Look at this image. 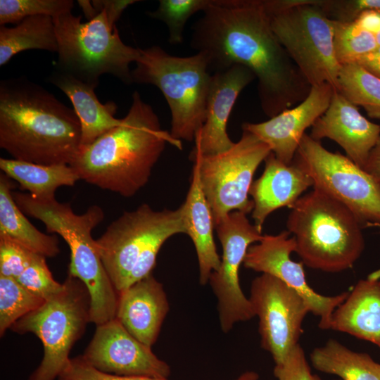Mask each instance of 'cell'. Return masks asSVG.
<instances>
[{
  "label": "cell",
  "mask_w": 380,
  "mask_h": 380,
  "mask_svg": "<svg viewBox=\"0 0 380 380\" xmlns=\"http://www.w3.org/2000/svg\"><path fill=\"white\" fill-rule=\"evenodd\" d=\"M202 13L191 46L205 57L211 73L233 65L248 68L270 118L305 99L311 86L274 34L264 0H210Z\"/></svg>",
  "instance_id": "cell-1"
},
{
  "label": "cell",
  "mask_w": 380,
  "mask_h": 380,
  "mask_svg": "<svg viewBox=\"0 0 380 380\" xmlns=\"http://www.w3.org/2000/svg\"><path fill=\"white\" fill-rule=\"evenodd\" d=\"M81 126L74 109L25 77L0 82V147L13 159L70 165Z\"/></svg>",
  "instance_id": "cell-2"
},
{
  "label": "cell",
  "mask_w": 380,
  "mask_h": 380,
  "mask_svg": "<svg viewBox=\"0 0 380 380\" xmlns=\"http://www.w3.org/2000/svg\"><path fill=\"white\" fill-rule=\"evenodd\" d=\"M167 144L182 149V141L162 129L151 106L135 91L120 123L80 151L70 166L80 179L131 197L147 184Z\"/></svg>",
  "instance_id": "cell-3"
},
{
  "label": "cell",
  "mask_w": 380,
  "mask_h": 380,
  "mask_svg": "<svg viewBox=\"0 0 380 380\" xmlns=\"http://www.w3.org/2000/svg\"><path fill=\"white\" fill-rule=\"evenodd\" d=\"M287 231L303 265L326 272L351 268L365 248L362 229L346 205L314 188L291 207Z\"/></svg>",
  "instance_id": "cell-4"
},
{
  "label": "cell",
  "mask_w": 380,
  "mask_h": 380,
  "mask_svg": "<svg viewBox=\"0 0 380 380\" xmlns=\"http://www.w3.org/2000/svg\"><path fill=\"white\" fill-rule=\"evenodd\" d=\"M19 208L42 221L49 233L60 235L70 250L68 274L87 286L91 298V322L96 326L115 318L119 294L103 265L91 236L92 230L104 219V212L96 205L82 214H76L70 203L54 199L41 202L28 193L13 192Z\"/></svg>",
  "instance_id": "cell-5"
},
{
  "label": "cell",
  "mask_w": 380,
  "mask_h": 380,
  "mask_svg": "<svg viewBox=\"0 0 380 380\" xmlns=\"http://www.w3.org/2000/svg\"><path fill=\"white\" fill-rule=\"evenodd\" d=\"M178 234H186L182 205L155 210L143 203L111 222L96 244L118 294L151 274L162 246Z\"/></svg>",
  "instance_id": "cell-6"
},
{
  "label": "cell",
  "mask_w": 380,
  "mask_h": 380,
  "mask_svg": "<svg viewBox=\"0 0 380 380\" xmlns=\"http://www.w3.org/2000/svg\"><path fill=\"white\" fill-rule=\"evenodd\" d=\"M132 70L133 83L151 84L163 93L171 113L170 133L177 140L191 141L202 127L212 73L201 53L179 57L161 47L141 49Z\"/></svg>",
  "instance_id": "cell-7"
},
{
  "label": "cell",
  "mask_w": 380,
  "mask_h": 380,
  "mask_svg": "<svg viewBox=\"0 0 380 380\" xmlns=\"http://www.w3.org/2000/svg\"><path fill=\"white\" fill-rule=\"evenodd\" d=\"M71 12L53 18L58 41V70L97 87L103 74L133 83L129 65L140 48L125 44L104 10L86 23Z\"/></svg>",
  "instance_id": "cell-8"
},
{
  "label": "cell",
  "mask_w": 380,
  "mask_h": 380,
  "mask_svg": "<svg viewBox=\"0 0 380 380\" xmlns=\"http://www.w3.org/2000/svg\"><path fill=\"white\" fill-rule=\"evenodd\" d=\"M317 0H264L272 29L310 86L337 90L341 65L334 49V21Z\"/></svg>",
  "instance_id": "cell-9"
},
{
  "label": "cell",
  "mask_w": 380,
  "mask_h": 380,
  "mask_svg": "<svg viewBox=\"0 0 380 380\" xmlns=\"http://www.w3.org/2000/svg\"><path fill=\"white\" fill-rule=\"evenodd\" d=\"M61 291L15 322L11 329L32 333L42 341L44 355L28 380H55L68 365L74 344L91 322V298L84 284L70 274Z\"/></svg>",
  "instance_id": "cell-10"
},
{
  "label": "cell",
  "mask_w": 380,
  "mask_h": 380,
  "mask_svg": "<svg viewBox=\"0 0 380 380\" xmlns=\"http://www.w3.org/2000/svg\"><path fill=\"white\" fill-rule=\"evenodd\" d=\"M271 152L267 144L245 129L241 139L224 152L203 156L192 150L190 157L198 165L215 227L232 211L252 212L253 202L248 195L253 178Z\"/></svg>",
  "instance_id": "cell-11"
},
{
  "label": "cell",
  "mask_w": 380,
  "mask_h": 380,
  "mask_svg": "<svg viewBox=\"0 0 380 380\" xmlns=\"http://www.w3.org/2000/svg\"><path fill=\"white\" fill-rule=\"evenodd\" d=\"M293 161L314 188L346 205L365 227L380 226V182L347 156L328 151L305 134Z\"/></svg>",
  "instance_id": "cell-12"
},
{
  "label": "cell",
  "mask_w": 380,
  "mask_h": 380,
  "mask_svg": "<svg viewBox=\"0 0 380 380\" xmlns=\"http://www.w3.org/2000/svg\"><path fill=\"white\" fill-rule=\"evenodd\" d=\"M246 213L232 211L215 227L222 255L219 268L213 272L209 284L217 300L220 324L224 333L239 322L255 316L253 305L239 283V268L248 248L263 237Z\"/></svg>",
  "instance_id": "cell-13"
},
{
  "label": "cell",
  "mask_w": 380,
  "mask_h": 380,
  "mask_svg": "<svg viewBox=\"0 0 380 380\" xmlns=\"http://www.w3.org/2000/svg\"><path fill=\"white\" fill-rule=\"evenodd\" d=\"M248 298L259 319L261 347L279 364L299 343L309 307L294 289L267 274L252 281Z\"/></svg>",
  "instance_id": "cell-14"
},
{
  "label": "cell",
  "mask_w": 380,
  "mask_h": 380,
  "mask_svg": "<svg viewBox=\"0 0 380 380\" xmlns=\"http://www.w3.org/2000/svg\"><path fill=\"white\" fill-rule=\"evenodd\" d=\"M283 231L276 235H263L262 239L252 244L243 260L247 269L273 276L294 289L308 304L310 312L319 318L318 326L330 329L332 314L346 298L349 291L328 296L318 293L308 284L303 263L291 258L295 252L294 237Z\"/></svg>",
  "instance_id": "cell-15"
},
{
  "label": "cell",
  "mask_w": 380,
  "mask_h": 380,
  "mask_svg": "<svg viewBox=\"0 0 380 380\" xmlns=\"http://www.w3.org/2000/svg\"><path fill=\"white\" fill-rule=\"evenodd\" d=\"M114 318L96 326L82 357L94 368L120 376L167 378L170 366Z\"/></svg>",
  "instance_id": "cell-16"
},
{
  "label": "cell",
  "mask_w": 380,
  "mask_h": 380,
  "mask_svg": "<svg viewBox=\"0 0 380 380\" xmlns=\"http://www.w3.org/2000/svg\"><path fill=\"white\" fill-rule=\"evenodd\" d=\"M334 89L328 83L313 85L308 96L298 105L262 122H244L242 129L255 134L279 160L289 165L305 130L328 108Z\"/></svg>",
  "instance_id": "cell-17"
},
{
  "label": "cell",
  "mask_w": 380,
  "mask_h": 380,
  "mask_svg": "<svg viewBox=\"0 0 380 380\" xmlns=\"http://www.w3.org/2000/svg\"><path fill=\"white\" fill-rule=\"evenodd\" d=\"M255 79L253 72L241 65L212 73L205 121L196 134L194 150L212 156L232 147L234 142L227 134V122L239 95Z\"/></svg>",
  "instance_id": "cell-18"
},
{
  "label": "cell",
  "mask_w": 380,
  "mask_h": 380,
  "mask_svg": "<svg viewBox=\"0 0 380 380\" xmlns=\"http://www.w3.org/2000/svg\"><path fill=\"white\" fill-rule=\"evenodd\" d=\"M312 139L336 141L347 157L363 169L380 137V125L370 122L336 89L325 113L312 126Z\"/></svg>",
  "instance_id": "cell-19"
},
{
  "label": "cell",
  "mask_w": 380,
  "mask_h": 380,
  "mask_svg": "<svg viewBox=\"0 0 380 380\" xmlns=\"http://www.w3.org/2000/svg\"><path fill=\"white\" fill-rule=\"evenodd\" d=\"M168 311L163 286L151 274L119 293L115 318L132 336L151 347Z\"/></svg>",
  "instance_id": "cell-20"
},
{
  "label": "cell",
  "mask_w": 380,
  "mask_h": 380,
  "mask_svg": "<svg viewBox=\"0 0 380 380\" xmlns=\"http://www.w3.org/2000/svg\"><path fill=\"white\" fill-rule=\"evenodd\" d=\"M311 178L293 161L287 165L272 152L265 160L262 175L253 182L249 195L252 196V217L258 229L262 232L266 218L278 208L291 207L309 187Z\"/></svg>",
  "instance_id": "cell-21"
},
{
  "label": "cell",
  "mask_w": 380,
  "mask_h": 380,
  "mask_svg": "<svg viewBox=\"0 0 380 380\" xmlns=\"http://www.w3.org/2000/svg\"><path fill=\"white\" fill-rule=\"evenodd\" d=\"M330 329L380 348V269L360 279L334 311Z\"/></svg>",
  "instance_id": "cell-22"
},
{
  "label": "cell",
  "mask_w": 380,
  "mask_h": 380,
  "mask_svg": "<svg viewBox=\"0 0 380 380\" xmlns=\"http://www.w3.org/2000/svg\"><path fill=\"white\" fill-rule=\"evenodd\" d=\"M49 81L69 98L79 118L81 126L79 152L120 123L121 119L114 116L118 109L116 103L100 102L94 91L96 87L58 70L53 72Z\"/></svg>",
  "instance_id": "cell-23"
},
{
  "label": "cell",
  "mask_w": 380,
  "mask_h": 380,
  "mask_svg": "<svg viewBox=\"0 0 380 380\" xmlns=\"http://www.w3.org/2000/svg\"><path fill=\"white\" fill-rule=\"evenodd\" d=\"M182 206L186 234L194 245L198 258L199 282L205 285L208 283L211 273L219 268L221 258L213 236V213L203 191L198 167L195 162L190 187Z\"/></svg>",
  "instance_id": "cell-24"
},
{
  "label": "cell",
  "mask_w": 380,
  "mask_h": 380,
  "mask_svg": "<svg viewBox=\"0 0 380 380\" xmlns=\"http://www.w3.org/2000/svg\"><path fill=\"white\" fill-rule=\"evenodd\" d=\"M0 275L11 277L46 300L61 291L46 262V257L0 234Z\"/></svg>",
  "instance_id": "cell-25"
},
{
  "label": "cell",
  "mask_w": 380,
  "mask_h": 380,
  "mask_svg": "<svg viewBox=\"0 0 380 380\" xmlns=\"http://www.w3.org/2000/svg\"><path fill=\"white\" fill-rule=\"evenodd\" d=\"M0 169L9 178L19 183L35 200L49 202L55 198L61 186H72L80 179L69 165H40L15 159L0 158Z\"/></svg>",
  "instance_id": "cell-26"
},
{
  "label": "cell",
  "mask_w": 380,
  "mask_h": 380,
  "mask_svg": "<svg viewBox=\"0 0 380 380\" xmlns=\"http://www.w3.org/2000/svg\"><path fill=\"white\" fill-rule=\"evenodd\" d=\"M13 184L0 174V233L46 258L56 256L61 251L58 237L42 233L27 219L13 199Z\"/></svg>",
  "instance_id": "cell-27"
},
{
  "label": "cell",
  "mask_w": 380,
  "mask_h": 380,
  "mask_svg": "<svg viewBox=\"0 0 380 380\" xmlns=\"http://www.w3.org/2000/svg\"><path fill=\"white\" fill-rule=\"evenodd\" d=\"M310 361L317 370L341 380H380L379 363L367 353L353 351L334 339L314 348Z\"/></svg>",
  "instance_id": "cell-28"
},
{
  "label": "cell",
  "mask_w": 380,
  "mask_h": 380,
  "mask_svg": "<svg viewBox=\"0 0 380 380\" xmlns=\"http://www.w3.org/2000/svg\"><path fill=\"white\" fill-rule=\"evenodd\" d=\"M29 49L58 51L53 18L40 15L23 19L14 27L0 25V66Z\"/></svg>",
  "instance_id": "cell-29"
},
{
  "label": "cell",
  "mask_w": 380,
  "mask_h": 380,
  "mask_svg": "<svg viewBox=\"0 0 380 380\" xmlns=\"http://www.w3.org/2000/svg\"><path fill=\"white\" fill-rule=\"evenodd\" d=\"M337 91L355 106H362L370 118L380 119V78L357 63L341 65Z\"/></svg>",
  "instance_id": "cell-30"
},
{
  "label": "cell",
  "mask_w": 380,
  "mask_h": 380,
  "mask_svg": "<svg viewBox=\"0 0 380 380\" xmlns=\"http://www.w3.org/2000/svg\"><path fill=\"white\" fill-rule=\"evenodd\" d=\"M45 299L11 277L0 275V336L19 319L42 306Z\"/></svg>",
  "instance_id": "cell-31"
},
{
  "label": "cell",
  "mask_w": 380,
  "mask_h": 380,
  "mask_svg": "<svg viewBox=\"0 0 380 380\" xmlns=\"http://www.w3.org/2000/svg\"><path fill=\"white\" fill-rule=\"evenodd\" d=\"M333 21L334 53L341 65L355 63L378 46L374 34L362 29L355 22Z\"/></svg>",
  "instance_id": "cell-32"
},
{
  "label": "cell",
  "mask_w": 380,
  "mask_h": 380,
  "mask_svg": "<svg viewBox=\"0 0 380 380\" xmlns=\"http://www.w3.org/2000/svg\"><path fill=\"white\" fill-rule=\"evenodd\" d=\"M156 11L148 15L163 22L168 30L169 42L179 44L183 42L184 27L195 13L203 12L210 0H160Z\"/></svg>",
  "instance_id": "cell-33"
},
{
  "label": "cell",
  "mask_w": 380,
  "mask_h": 380,
  "mask_svg": "<svg viewBox=\"0 0 380 380\" xmlns=\"http://www.w3.org/2000/svg\"><path fill=\"white\" fill-rule=\"evenodd\" d=\"M73 6L72 0H0V25H16L34 15L54 18L71 12Z\"/></svg>",
  "instance_id": "cell-34"
},
{
  "label": "cell",
  "mask_w": 380,
  "mask_h": 380,
  "mask_svg": "<svg viewBox=\"0 0 380 380\" xmlns=\"http://www.w3.org/2000/svg\"><path fill=\"white\" fill-rule=\"evenodd\" d=\"M317 5L334 21L354 22L364 11H380V0H317Z\"/></svg>",
  "instance_id": "cell-35"
},
{
  "label": "cell",
  "mask_w": 380,
  "mask_h": 380,
  "mask_svg": "<svg viewBox=\"0 0 380 380\" xmlns=\"http://www.w3.org/2000/svg\"><path fill=\"white\" fill-rule=\"evenodd\" d=\"M58 380H168L167 378H156L144 376H120L101 372L82 357L70 358Z\"/></svg>",
  "instance_id": "cell-36"
},
{
  "label": "cell",
  "mask_w": 380,
  "mask_h": 380,
  "mask_svg": "<svg viewBox=\"0 0 380 380\" xmlns=\"http://www.w3.org/2000/svg\"><path fill=\"white\" fill-rule=\"evenodd\" d=\"M273 373L277 380H322L312 373L304 350L299 343L281 363L275 365Z\"/></svg>",
  "instance_id": "cell-37"
},
{
  "label": "cell",
  "mask_w": 380,
  "mask_h": 380,
  "mask_svg": "<svg viewBox=\"0 0 380 380\" xmlns=\"http://www.w3.org/2000/svg\"><path fill=\"white\" fill-rule=\"evenodd\" d=\"M137 0H94L91 3L99 13L104 10L111 25L115 26L122 12Z\"/></svg>",
  "instance_id": "cell-38"
},
{
  "label": "cell",
  "mask_w": 380,
  "mask_h": 380,
  "mask_svg": "<svg viewBox=\"0 0 380 380\" xmlns=\"http://www.w3.org/2000/svg\"><path fill=\"white\" fill-rule=\"evenodd\" d=\"M354 22L362 29L375 36L380 30V11H365Z\"/></svg>",
  "instance_id": "cell-39"
},
{
  "label": "cell",
  "mask_w": 380,
  "mask_h": 380,
  "mask_svg": "<svg viewBox=\"0 0 380 380\" xmlns=\"http://www.w3.org/2000/svg\"><path fill=\"white\" fill-rule=\"evenodd\" d=\"M355 63L371 74L380 78V46L372 51L360 57Z\"/></svg>",
  "instance_id": "cell-40"
},
{
  "label": "cell",
  "mask_w": 380,
  "mask_h": 380,
  "mask_svg": "<svg viewBox=\"0 0 380 380\" xmlns=\"http://www.w3.org/2000/svg\"><path fill=\"white\" fill-rule=\"evenodd\" d=\"M363 170L380 182V137L371 151Z\"/></svg>",
  "instance_id": "cell-41"
},
{
  "label": "cell",
  "mask_w": 380,
  "mask_h": 380,
  "mask_svg": "<svg viewBox=\"0 0 380 380\" xmlns=\"http://www.w3.org/2000/svg\"><path fill=\"white\" fill-rule=\"evenodd\" d=\"M77 2L88 20L94 18L98 14L91 1L79 0Z\"/></svg>",
  "instance_id": "cell-42"
},
{
  "label": "cell",
  "mask_w": 380,
  "mask_h": 380,
  "mask_svg": "<svg viewBox=\"0 0 380 380\" xmlns=\"http://www.w3.org/2000/svg\"><path fill=\"white\" fill-rule=\"evenodd\" d=\"M235 380H259V375L253 371H247L242 373Z\"/></svg>",
  "instance_id": "cell-43"
},
{
  "label": "cell",
  "mask_w": 380,
  "mask_h": 380,
  "mask_svg": "<svg viewBox=\"0 0 380 380\" xmlns=\"http://www.w3.org/2000/svg\"><path fill=\"white\" fill-rule=\"evenodd\" d=\"M375 39L377 43L378 46H380V30L379 31L375 34Z\"/></svg>",
  "instance_id": "cell-44"
},
{
  "label": "cell",
  "mask_w": 380,
  "mask_h": 380,
  "mask_svg": "<svg viewBox=\"0 0 380 380\" xmlns=\"http://www.w3.org/2000/svg\"><path fill=\"white\" fill-rule=\"evenodd\" d=\"M334 380H341V379H334Z\"/></svg>",
  "instance_id": "cell-45"
},
{
  "label": "cell",
  "mask_w": 380,
  "mask_h": 380,
  "mask_svg": "<svg viewBox=\"0 0 380 380\" xmlns=\"http://www.w3.org/2000/svg\"><path fill=\"white\" fill-rule=\"evenodd\" d=\"M379 227L380 228V226H379Z\"/></svg>",
  "instance_id": "cell-46"
}]
</instances>
